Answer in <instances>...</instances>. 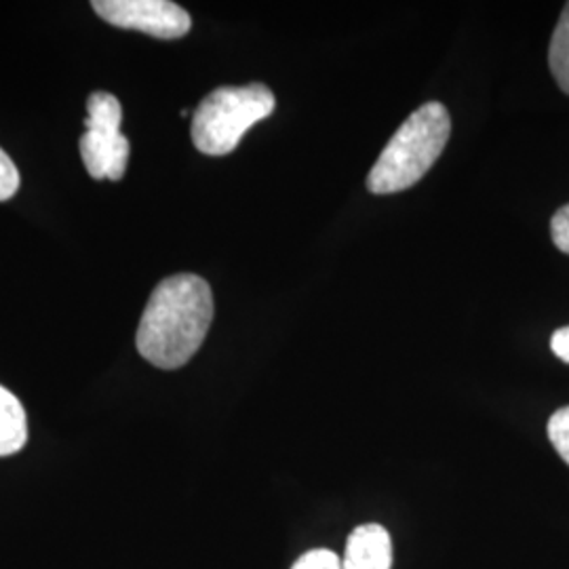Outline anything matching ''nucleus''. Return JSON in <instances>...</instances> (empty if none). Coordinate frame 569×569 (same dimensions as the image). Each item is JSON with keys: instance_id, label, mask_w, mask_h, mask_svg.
Segmentation results:
<instances>
[{"instance_id": "obj_1", "label": "nucleus", "mask_w": 569, "mask_h": 569, "mask_svg": "<svg viewBox=\"0 0 569 569\" xmlns=\"http://www.w3.org/2000/svg\"><path fill=\"white\" fill-rule=\"evenodd\" d=\"M213 321V293L197 274L169 277L152 291L136 345L148 363L183 367L201 348Z\"/></svg>"}, {"instance_id": "obj_2", "label": "nucleus", "mask_w": 569, "mask_h": 569, "mask_svg": "<svg viewBox=\"0 0 569 569\" xmlns=\"http://www.w3.org/2000/svg\"><path fill=\"white\" fill-rule=\"evenodd\" d=\"M451 136V119L443 103L420 106L390 138L369 171L367 188L373 194H397L420 182L441 157Z\"/></svg>"}, {"instance_id": "obj_3", "label": "nucleus", "mask_w": 569, "mask_h": 569, "mask_svg": "<svg viewBox=\"0 0 569 569\" xmlns=\"http://www.w3.org/2000/svg\"><path fill=\"white\" fill-rule=\"evenodd\" d=\"M274 93L262 84L220 87L211 91L192 114V142L209 157H226L244 133L274 112Z\"/></svg>"}, {"instance_id": "obj_4", "label": "nucleus", "mask_w": 569, "mask_h": 569, "mask_svg": "<svg viewBox=\"0 0 569 569\" xmlns=\"http://www.w3.org/2000/svg\"><path fill=\"white\" fill-rule=\"evenodd\" d=\"M89 117L84 121L81 157L93 180L119 182L127 171L131 143L121 133V102L106 91H96L87 100Z\"/></svg>"}, {"instance_id": "obj_5", "label": "nucleus", "mask_w": 569, "mask_h": 569, "mask_svg": "<svg viewBox=\"0 0 569 569\" xmlns=\"http://www.w3.org/2000/svg\"><path fill=\"white\" fill-rule=\"evenodd\" d=\"M93 9L117 28L140 30L163 41L182 39L192 28L188 11L169 0H96Z\"/></svg>"}, {"instance_id": "obj_6", "label": "nucleus", "mask_w": 569, "mask_h": 569, "mask_svg": "<svg viewBox=\"0 0 569 569\" xmlns=\"http://www.w3.org/2000/svg\"><path fill=\"white\" fill-rule=\"evenodd\" d=\"M392 568V540L390 533L378 523H366L352 529L346 540L342 569Z\"/></svg>"}, {"instance_id": "obj_7", "label": "nucleus", "mask_w": 569, "mask_h": 569, "mask_svg": "<svg viewBox=\"0 0 569 569\" xmlns=\"http://www.w3.org/2000/svg\"><path fill=\"white\" fill-rule=\"evenodd\" d=\"M28 441V420L20 399L0 387V456L18 453Z\"/></svg>"}, {"instance_id": "obj_8", "label": "nucleus", "mask_w": 569, "mask_h": 569, "mask_svg": "<svg viewBox=\"0 0 569 569\" xmlns=\"http://www.w3.org/2000/svg\"><path fill=\"white\" fill-rule=\"evenodd\" d=\"M549 66L555 81L569 96V2L550 39Z\"/></svg>"}, {"instance_id": "obj_9", "label": "nucleus", "mask_w": 569, "mask_h": 569, "mask_svg": "<svg viewBox=\"0 0 569 569\" xmlns=\"http://www.w3.org/2000/svg\"><path fill=\"white\" fill-rule=\"evenodd\" d=\"M547 430L552 448L569 465V407H561L550 416Z\"/></svg>"}, {"instance_id": "obj_10", "label": "nucleus", "mask_w": 569, "mask_h": 569, "mask_svg": "<svg viewBox=\"0 0 569 569\" xmlns=\"http://www.w3.org/2000/svg\"><path fill=\"white\" fill-rule=\"evenodd\" d=\"M291 569H342V559L333 550H308Z\"/></svg>"}, {"instance_id": "obj_11", "label": "nucleus", "mask_w": 569, "mask_h": 569, "mask_svg": "<svg viewBox=\"0 0 569 569\" xmlns=\"http://www.w3.org/2000/svg\"><path fill=\"white\" fill-rule=\"evenodd\" d=\"M20 188V171L11 157L0 148V201H9Z\"/></svg>"}, {"instance_id": "obj_12", "label": "nucleus", "mask_w": 569, "mask_h": 569, "mask_svg": "<svg viewBox=\"0 0 569 569\" xmlns=\"http://www.w3.org/2000/svg\"><path fill=\"white\" fill-rule=\"evenodd\" d=\"M550 237H552V243L569 256V204L561 207L552 220H550Z\"/></svg>"}, {"instance_id": "obj_13", "label": "nucleus", "mask_w": 569, "mask_h": 569, "mask_svg": "<svg viewBox=\"0 0 569 569\" xmlns=\"http://www.w3.org/2000/svg\"><path fill=\"white\" fill-rule=\"evenodd\" d=\"M550 350L557 359H561L563 363H569V327H561L552 333Z\"/></svg>"}]
</instances>
